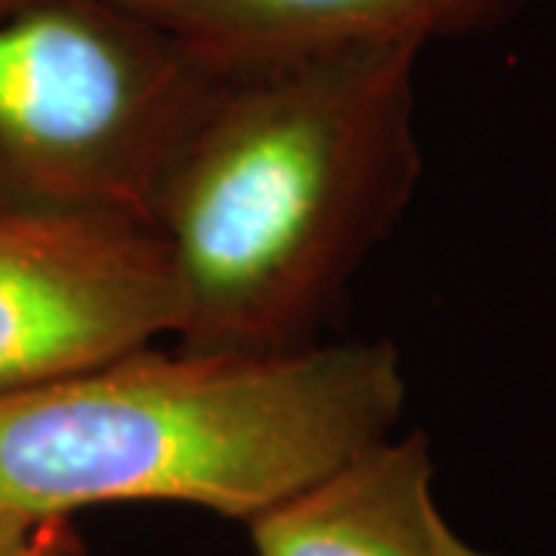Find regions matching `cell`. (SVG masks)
Wrapping results in <instances>:
<instances>
[{"mask_svg": "<svg viewBox=\"0 0 556 556\" xmlns=\"http://www.w3.org/2000/svg\"><path fill=\"white\" fill-rule=\"evenodd\" d=\"M420 53L375 47L219 80L149 214L182 346L316 343L415 199Z\"/></svg>", "mask_w": 556, "mask_h": 556, "instance_id": "6da1fadb", "label": "cell"}, {"mask_svg": "<svg viewBox=\"0 0 556 556\" xmlns=\"http://www.w3.org/2000/svg\"><path fill=\"white\" fill-rule=\"evenodd\" d=\"M152 346L0 396V507L167 501L251 522L390 437L408 399L387 340Z\"/></svg>", "mask_w": 556, "mask_h": 556, "instance_id": "7a4b0ae2", "label": "cell"}, {"mask_svg": "<svg viewBox=\"0 0 556 556\" xmlns=\"http://www.w3.org/2000/svg\"><path fill=\"white\" fill-rule=\"evenodd\" d=\"M223 78L118 0H47L0 20V204L149 226Z\"/></svg>", "mask_w": 556, "mask_h": 556, "instance_id": "3957f363", "label": "cell"}, {"mask_svg": "<svg viewBox=\"0 0 556 556\" xmlns=\"http://www.w3.org/2000/svg\"><path fill=\"white\" fill-rule=\"evenodd\" d=\"M164 334H177V291L146 223L0 204V396Z\"/></svg>", "mask_w": 556, "mask_h": 556, "instance_id": "277c9868", "label": "cell"}, {"mask_svg": "<svg viewBox=\"0 0 556 556\" xmlns=\"http://www.w3.org/2000/svg\"><path fill=\"white\" fill-rule=\"evenodd\" d=\"M236 75L375 47L485 35L526 0H118Z\"/></svg>", "mask_w": 556, "mask_h": 556, "instance_id": "5b68a950", "label": "cell"}, {"mask_svg": "<svg viewBox=\"0 0 556 556\" xmlns=\"http://www.w3.org/2000/svg\"><path fill=\"white\" fill-rule=\"evenodd\" d=\"M248 526L257 556H495L442 517L424 433L365 445Z\"/></svg>", "mask_w": 556, "mask_h": 556, "instance_id": "8992f818", "label": "cell"}, {"mask_svg": "<svg viewBox=\"0 0 556 556\" xmlns=\"http://www.w3.org/2000/svg\"><path fill=\"white\" fill-rule=\"evenodd\" d=\"M72 535L65 519H38L0 507V556H65Z\"/></svg>", "mask_w": 556, "mask_h": 556, "instance_id": "52a82bcc", "label": "cell"}, {"mask_svg": "<svg viewBox=\"0 0 556 556\" xmlns=\"http://www.w3.org/2000/svg\"><path fill=\"white\" fill-rule=\"evenodd\" d=\"M38 3H47V0H0V20L16 16V13L28 10V7H38Z\"/></svg>", "mask_w": 556, "mask_h": 556, "instance_id": "ba28073f", "label": "cell"}]
</instances>
